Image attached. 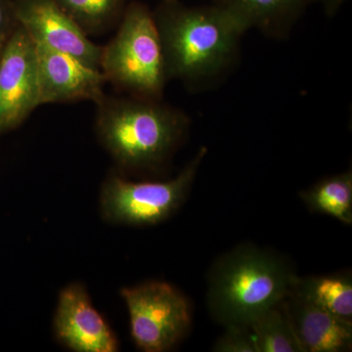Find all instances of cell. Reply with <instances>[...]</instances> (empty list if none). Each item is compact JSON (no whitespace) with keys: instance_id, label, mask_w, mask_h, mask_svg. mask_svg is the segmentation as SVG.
<instances>
[{"instance_id":"6da1fadb","label":"cell","mask_w":352,"mask_h":352,"mask_svg":"<svg viewBox=\"0 0 352 352\" xmlns=\"http://www.w3.org/2000/svg\"><path fill=\"white\" fill-rule=\"evenodd\" d=\"M153 14L168 80L201 89L221 80L237 62L245 32L222 7L162 0Z\"/></svg>"},{"instance_id":"7a4b0ae2","label":"cell","mask_w":352,"mask_h":352,"mask_svg":"<svg viewBox=\"0 0 352 352\" xmlns=\"http://www.w3.org/2000/svg\"><path fill=\"white\" fill-rule=\"evenodd\" d=\"M160 101L105 95L96 103L97 135L124 170H157L168 161L188 133L186 113Z\"/></svg>"},{"instance_id":"3957f363","label":"cell","mask_w":352,"mask_h":352,"mask_svg":"<svg viewBox=\"0 0 352 352\" xmlns=\"http://www.w3.org/2000/svg\"><path fill=\"white\" fill-rule=\"evenodd\" d=\"M298 278L275 252L239 245L222 256L210 271L208 310L226 328H250L263 312L288 298Z\"/></svg>"},{"instance_id":"277c9868","label":"cell","mask_w":352,"mask_h":352,"mask_svg":"<svg viewBox=\"0 0 352 352\" xmlns=\"http://www.w3.org/2000/svg\"><path fill=\"white\" fill-rule=\"evenodd\" d=\"M118 25L102 47L100 69L106 80L131 96L161 100L168 80L153 11L141 2H129Z\"/></svg>"},{"instance_id":"5b68a950","label":"cell","mask_w":352,"mask_h":352,"mask_svg":"<svg viewBox=\"0 0 352 352\" xmlns=\"http://www.w3.org/2000/svg\"><path fill=\"white\" fill-rule=\"evenodd\" d=\"M207 154V148H201L179 175L166 182H133L118 175L109 176L100 195L104 219L131 226H154L168 219L188 195Z\"/></svg>"},{"instance_id":"8992f818","label":"cell","mask_w":352,"mask_h":352,"mask_svg":"<svg viewBox=\"0 0 352 352\" xmlns=\"http://www.w3.org/2000/svg\"><path fill=\"white\" fill-rule=\"evenodd\" d=\"M120 296L129 310L132 339L141 351H168L191 328L188 300L166 282H148L124 288Z\"/></svg>"},{"instance_id":"52a82bcc","label":"cell","mask_w":352,"mask_h":352,"mask_svg":"<svg viewBox=\"0 0 352 352\" xmlns=\"http://www.w3.org/2000/svg\"><path fill=\"white\" fill-rule=\"evenodd\" d=\"M41 106L36 46L18 24L0 50V135Z\"/></svg>"},{"instance_id":"ba28073f","label":"cell","mask_w":352,"mask_h":352,"mask_svg":"<svg viewBox=\"0 0 352 352\" xmlns=\"http://www.w3.org/2000/svg\"><path fill=\"white\" fill-rule=\"evenodd\" d=\"M14 3L18 24L34 43L100 69L101 46L95 44L54 0H14Z\"/></svg>"},{"instance_id":"9c48e42d","label":"cell","mask_w":352,"mask_h":352,"mask_svg":"<svg viewBox=\"0 0 352 352\" xmlns=\"http://www.w3.org/2000/svg\"><path fill=\"white\" fill-rule=\"evenodd\" d=\"M53 327L58 342L71 351H119L115 333L92 305L82 284L73 283L60 292Z\"/></svg>"},{"instance_id":"30bf717a","label":"cell","mask_w":352,"mask_h":352,"mask_svg":"<svg viewBox=\"0 0 352 352\" xmlns=\"http://www.w3.org/2000/svg\"><path fill=\"white\" fill-rule=\"evenodd\" d=\"M36 46L41 106L76 101L96 104L105 96L103 88L107 80L100 69L66 53Z\"/></svg>"},{"instance_id":"8fae6325","label":"cell","mask_w":352,"mask_h":352,"mask_svg":"<svg viewBox=\"0 0 352 352\" xmlns=\"http://www.w3.org/2000/svg\"><path fill=\"white\" fill-rule=\"evenodd\" d=\"M284 303L302 352L351 351L352 324L295 294H289Z\"/></svg>"},{"instance_id":"7c38bea8","label":"cell","mask_w":352,"mask_h":352,"mask_svg":"<svg viewBox=\"0 0 352 352\" xmlns=\"http://www.w3.org/2000/svg\"><path fill=\"white\" fill-rule=\"evenodd\" d=\"M312 0H214L244 29L274 39L288 38Z\"/></svg>"},{"instance_id":"4fadbf2b","label":"cell","mask_w":352,"mask_h":352,"mask_svg":"<svg viewBox=\"0 0 352 352\" xmlns=\"http://www.w3.org/2000/svg\"><path fill=\"white\" fill-rule=\"evenodd\" d=\"M292 294L314 303L340 320L352 324V279L347 273L298 277Z\"/></svg>"},{"instance_id":"5bb4252c","label":"cell","mask_w":352,"mask_h":352,"mask_svg":"<svg viewBox=\"0 0 352 352\" xmlns=\"http://www.w3.org/2000/svg\"><path fill=\"white\" fill-rule=\"evenodd\" d=\"M309 210L352 223V171L325 178L300 194Z\"/></svg>"},{"instance_id":"9a60e30c","label":"cell","mask_w":352,"mask_h":352,"mask_svg":"<svg viewBox=\"0 0 352 352\" xmlns=\"http://www.w3.org/2000/svg\"><path fill=\"white\" fill-rule=\"evenodd\" d=\"M256 352H302L292 327L284 300L250 326Z\"/></svg>"},{"instance_id":"2e32d148","label":"cell","mask_w":352,"mask_h":352,"mask_svg":"<svg viewBox=\"0 0 352 352\" xmlns=\"http://www.w3.org/2000/svg\"><path fill=\"white\" fill-rule=\"evenodd\" d=\"M87 36L100 34L119 24L127 0H54Z\"/></svg>"},{"instance_id":"e0dca14e","label":"cell","mask_w":352,"mask_h":352,"mask_svg":"<svg viewBox=\"0 0 352 352\" xmlns=\"http://www.w3.org/2000/svg\"><path fill=\"white\" fill-rule=\"evenodd\" d=\"M214 346L217 352H256L251 330L247 327H227Z\"/></svg>"},{"instance_id":"ac0fdd59","label":"cell","mask_w":352,"mask_h":352,"mask_svg":"<svg viewBox=\"0 0 352 352\" xmlns=\"http://www.w3.org/2000/svg\"><path fill=\"white\" fill-rule=\"evenodd\" d=\"M17 25L14 0H0V47Z\"/></svg>"},{"instance_id":"d6986e66","label":"cell","mask_w":352,"mask_h":352,"mask_svg":"<svg viewBox=\"0 0 352 352\" xmlns=\"http://www.w3.org/2000/svg\"><path fill=\"white\" fill-rule=\"evenodd\" d=\"M324 13L327 17H335L340 8L346 3L349 0H320Z\"/></svg>"},{"instance_id":"ffe728a7","label":"cell","mask_w":352,"mask_h":352,"mask_svg":"<svg viewBox=\"0 0 352 352\" xmlns=\"http://www.w3.org/2000/svg\"><path fill=\"white\" fill-rule=\"evenodd\" d=\"M1 47H2V46H1ZM1 47H0V50H1Z\"/></svg>"}]
</instances>
